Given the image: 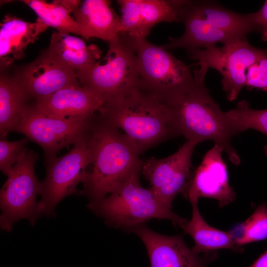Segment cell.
Wrapping results in <instances>:
<instances>
[{"mask_svg": "<svg viewBox=\"0 0 267 267\" xmlns=\"http://www.w3.org/2000/svg\"><path fill=\"white\" fill-rule=\"evenodd\" d=\"M198 143L187 141L174 154L162 159L153 157L143 161L141 170L149 188L165 206L172 209L176 196L184 192L191 178V158Z\"/></svg>", "mask_w": 267, "mask_h": 267, "instance_id": "12", "label": "cell"}, {"mask_svg": "<svg viewBox=\"0 0 267 267\" xmlns=\"http://www.w3.org/2000/svg\"><path fill=\"white\" fill-rule=\"evenodd\" d=\"M226 113L239 134L253 129L267 136V109H253L250 107L248 101L243 99ZM265 151L267 156V145L265 147Z\"/></svg>", "mask_w": 267, "mask_h": 267, "instance_id": "25", "label": "cell"}, {"mask_svg": "<svg viewBox=\"0 0 267 267\" xmlns=\"http://www.w3.org/2000/svg\"><path fill=\"white\" fill-rule=\"evenodd\" d=\"M29 98L48 96L64 88L80 85L76 71L50 56L45 50L14 74Z\"/></svg>", "mask_w": 267, "mask_h": 267, "instance_id": "15", "label": "cell"}, {"mask_svg": "<svg viewBox=\"0 0 267 267\" xmlns=\"http://www.w3.org/2000/svg\"><path fill=\"white\" fill-rule=\"evenodd\" d=\"M37 14L38 18L48 27H52L64 34L79 35L78 25L70 14L81 4L80 0H55L47 2L43 0H24Z\"/></svg>", "mask_w": 267, "mask_h": 267, "instance_id": "23", "label": "cell"}, {"mask_svg": "<svg viewBox=\"0 0 267 267\" xmlns=\"http://www.w3.org/2000/svg\"><path fill=\"white\" fill-rule=\"evenodd\" d=\"M197 204V203L191 204V219L187 221L183 229L194 241L195 245L192 248L193 251L199 254L221 249L241 252L242 249L236 245L231 232L220 230L209 225L201 215Z\"/></svg>", "mask_w": 267, "mask_h": 267, "instance_id": "22", "label": "cell"}, {"mask_svg": "<svg viewBox=\"0 0 267 267\" xmlns=\"http://www.w3.org/2000/svg\"><path fill=\"white\" fill-rule=\"evenodd\" d=\"M125 37L136 55L140 86L166 100L194 79L191 66L174 56L168 49L146 39Z\"/></svg>", "mask_w": 267, "mask_h": 267, "instance_id": "8", "label": "cell"}, {"mask_svg": "<svg viewBox=\"0 0 267 267\" xmlns=\"http://www.w3.org/2000/svg\"><path fill=\"white\" fill-rule=\"evenodd\" d=\"M89 131L66 154L46 159V176L40 182L39 216L53 214L57 204L65 197L77 193V185L84 181L89 172L87 168L91 164Z\"/></svg>", "mask_w": 267, "mask_h": 267, "instance_id": "7", "label": "cell"}, {"mask_svg": "<svg viewBox=\"0 0 267 267\" xmlns=\"http://www.w3.org/2000/svg\"><path fill=\"white\" fill-rule=\"evenodd\" d=\"M246 86L267 91V56L251 65L246 71Z\"/></svg>", "mask_w": 267, "mask_h": 267, "instance_id": "27", "label": "cell"}, {"mask_svg": "<svg viewBox=\"0 0 267 267\" xmlns=\"http://www.w3.org/2000/svg\"><path fill=\"white\" fill-rule=\"evenodd\" d=\"M29 99L14 75L0 74V135L5 139L10 132H14L19 124Z\"/></svg>", "mask_w": 267, "mask_h": 267, "instance_id": "21", "label": "cell"}, {"mask_svg": "<svg viewBox=\"0 0 267 267\" xmlns=\"http://www.w3.org/2000/svg\"><path fill=\"white\" fill-rule=\"evenodd\" d=\"M98 114L122 130L139 154L180 135L168 103L140 86L104 103Z\"/></svg>", "mask_w": 267, "mask_h": 267, "instance_id": "2", "label": "cell"}, {"mask_svg": "<svg viewBox=\"0 0 267 267\" xmlns=\"http://www.w3.org/2000/svg\"><path fill=\"white\" fill-rule=\"evenodd\" d=\"M45 51L50 56L75 71L97 61L102 53L95 45H87L81 38L58 31L53 32Z\"/></svg>", "mask_w": 267, "mask_h": 267, "instance_id": "19", "label": "cell"}, {"mask_svg": "<svg viewBox=\"0 0 267 267\" xmlns=\"http://www.w3.org/2000/svg\"><path fill=\"white\" fill-rule=\"evenodd\" d=\"M93 118L89 120L57 118L46 114L34 103L25 108L14 132L24 134L38 144L47 159L56 156L63 148L74 145L89 131Z\"/></svg>", "mask_w": 267, "mask_h": 267, "instance_id": "11", "label": "cell"}, {"mask_svg": "<svg viewBox=\"0 0 267 267\" xmlns=\"http://www.w3.org/2000/svg\"><path fill=\"white\" fill-rule=\"evenodd\" d=\"M179 22L184 25V33L178 38L169 37V42L162 45L164 48H204L246 39L255 32L250 13H238L210 0H185Z\"/></svg>", "mask_w": 267, "mask_h": 267, "instance_id": "4", "label": "cell"}, {"mask_svg": "<svg viewBox=\"0 0 267 267\" xmlns=\"http://www.w3.org/2000/svg\"><path fill=\"white\" fill-rule=\"evenodd\" d=\"M250 267H267V251L262 254Z\"/></svg>", "mask_w": 267, "mask_h": 267, "instance_id": "29", "label": "cell"}, {"mask_svg": "<svg viewBox=\"0 0 267 267\" xmlns=\"http://www.w3.org/2000/svg\"><path fill=\"white\" fill-rule=\"evenodd\" d=\"M135 173L105 197L89 202V208L113 227L132 232L152 219H166L182 229L187 221L163 204L140 184Z\"/></svg>", "mask_w": 267, "mask_h": 267, "instance_id": "5", "label": "cell"}, {"mask_svg": "<svg viewBox=\"0 0 267 267\" xmlns=\"http://www.w3.org/2000/svg\"><path fill=\"white\" fill-rule=\"evenodd\" d=\"M196 64L217 70L222 77V89L229 101L235 100L246 86V71L267 56V49L251 45L247 39H236L222 46H213L187 51Z\"/></svg>", "mask_w": 267, "mask_h": 267, "instance_id": "9", "label": "cell"}, {"mask_svg": "<svg viewBox=\"0 0 267 267\" xmlns=\"http://www.w3.org/2000/svg\"><path fill=\"white\" fill-rule=\"evenodd\" d=\"M89 133L92 168L83 183V193L94 202L141 172L143 161L126 135L98 113Z\"/></svg>", "mask_w": 267, "mask_h": 267, "instance_id": "3", "label": "cell"}, {"mask_svg": "<svg viewBox=\"0 0 267 267\" xmlns=\"http://www.w3.org/2000/svg\"><path fill=\"white\" fill-rule=\"evenodd\" d=\"M250 16L255 32L261 34L262 40L267 41V0L257 12L251 13Z\"/></svg>", "mask_w": 267, "mask_h": 267, "instance_id": "28", "label": "cell"}, {"mask_svg": "<svg viewBox=\"0 0 267 267\" xmlns=\"http://www.w3.org/2000/svg\"><path fill=\"white\" fill-rule=\"evenodd\" d=\"M107 0H86L74 12L79 36L89 40L96 38L108 43L119 37L120 17Z\"/></svg>", "mask_w": 267, "mask_h": 267, "instance_id": "18", "label": "cell"}, {"mask_svg": "<svg viewBox=\"0 0 267 267\" xmlns=\"http://www.w3.org/2000/svg\"><path fill=\"white\" fill-rule=\"evenodd\" d=\"M236 245L241 246L267 238V206L264 202L231 231Z\"/></svg>", "mask_w": 267, "mask_h": 267, "instance_id": "24", "label": "cell"}, {"mask_svg": "<svg viewBox=\"0 0 267 267\" xmlns=\"http://www.w3.org/2000/svg\"><path fill=\"white\" fill-rule=\"evenodd\" d=\"M29 139L9 141L5 139L0 140V169L8 176L12 167L27 149L26 145Z\"/></svg>", "mask_w": 267, "mask_h": 267, "instance_id": "26", "label": "cell"}, {"mask_svg": "<svg viewBox=\"0 0 267 267\" xmlns=\"http://www.w3.org/2000/svg\"><path fill=\"white\" fill-rule=\"evenodd\" d=\"M208 70L201 67L194 70L193 81L165 101L173 112L180 135L198 144L213 141L226 153L232 163L238 165L240 159L231 141L239 134L226 112L221 110L205 84Z\"/></svg>", "mask_w": 267, "mask_h": 267, "instance_id": "1", "label": "cell"}, {"mask_svg": "<svg viewBox=\"0 0 267 267\" xmlns=\"http://www.w3.org/2000/svg\"><path fill=\"white\" fill-rule=\"evenodd\" d=\"M185 0H119L122 16L119 35L146 39L152 28L162 22H179Z\"/></svg>", "mask_w": 267, "mask_h": 267, "instance_id": "14", "label": "cell"}, {"mask_svg": "<svg viewBox=\"0 0 267 267\" xmlns=\"http://www.w3.org/2000/svg\"><path fill=\"white\" fill-rule=\"evenodd\" d=\"M37 154L28 149L12 167L0 193L1 228L9 231L19 220L28 219L34 224L38 213L40 182L36 175Z\"/></svg>", "mask_w": 267, "mask_h": 267, "instance_id": "10", "label": "cell"}, {"mask_svg": "<svg viewBox=\"0 0 267 267\" xmlns=\"http://www.w3.org/2000/svg\"><path fill=\"white\" fill-rule=\"evenodd\" d=\"M132 232L144 243L150 267H206L216 257L214 252L201 256L190 248L180 236L162 235L145 224L136 227Z\"/></svg>", "mask_w": 267, "mask_h": 267, "instance_id": "16", "label": "cell"}, {"mask_svg": "<svg viewBox=\"0 0 267 267\" xmlns=\"http://www.w3.org/2000/svg\"><path fill=\"white\" fill-rule=\"evenodd\" d=\"M223 150L214 144L205 154L203 159L192 174L183 195L191 203H198L200 197L218 201L222 208L232 202L236 197L230 185L228 174L222 157Z\"/></svg>", "mask_w": 267, "mask_h": 267, "instance_id": "13", "label": "cell"}, {"mask_svg": "<svg viewBox=\"0 0 267 267\" xmlns=\"http://www.w3.org/2000/svg\"><path fill=\"white\" fill-rule=\"evenodd\" d=\"M47 28L39 18L35 22H29L6 15L0 23V59L8 55H11L14 59L22 58L27 46L33 43Z\"/></svg>", "mask_w": 267, "mask_h": 267, "instance_id": "20", "label": "cell"}, {"mask_svg": "<svg viewBox=\"0 0 267 267\" xmlns=\"http://www.w3.org/2000/svg\"><path fill=\"white\" fill-rule=\"evenodd\" d=\"M47 115L62 119L89 120L102 109L104 102L81 84L62 89L35 102Z\"/></svg>", "mask_w": 267, "mask_h": 267, "instance_id": "17", "label": "cell"}, {"mask_svg": "<svg viewBox=\"0 0 267 267\" xmlns=\"http://www.w3.org/2000/svg\"><path fill=\"white\" fill-rule=\"evenodd\" d=\"M108 44L103 59L76 71L80 84L104 103L140 86L135 53L129 41L119 35L118 39Z\"/></svg>", "mask_w": 267, "mask_h": 267, "instance_id": "6", "label": "cell"}]
</instances>
